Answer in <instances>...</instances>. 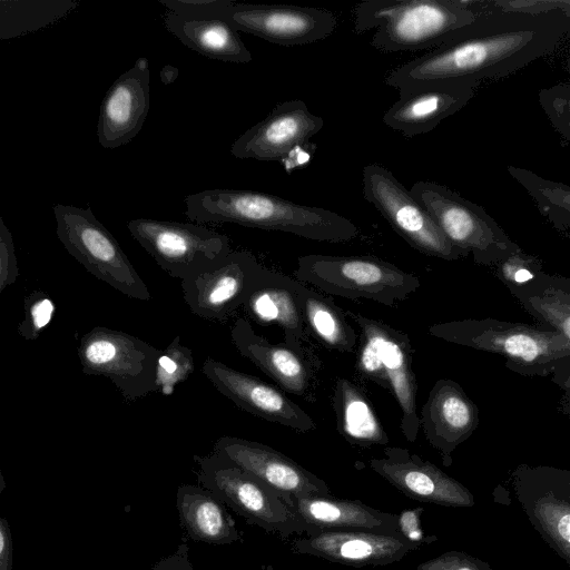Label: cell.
I'll list each match as a JSON object with an SVG mask.
<instances>
[{
	"label": "cell",
	"instance_id": "21",
	"mask_svg": "<svg viewBox=\"0 0 570 570\" xmlns=\"http://www.w3.org/2000/svg\"><path fill=\"white\" fill-rule=\"evenodd\" d=\"M401 533L332 530L293 541L294 553L309 554L327 561L352 566H385L401 561L405 554L420 549Z\"/></svg>",
	"mask_w": 570,
	"mask_h": 570
},
{
	"label": "cell",
	"instance_id": "33",
	"mask_svg": "<svg viewBox=\"0 0 570 570\" xmlns=\"http://www.w3.org/2000/svg\"><path fill=\"white\" fill-rule=\"evenodd\" d=\"M195 370L193 351L176 335L164 351H160L157 365L156 389L170 395L177 384L186 381Z\"/></svg>",
	"mask_w": 570,
	"mask_h": 570
},
{
	"label": "cell",
	"instance_id": "26",
	"mask_svg": "<svg viewBox=\"0 0 570 570\" xmlns=\"http://www.w3.org/2000/svg\"><path fill=\"white\" fill-rule=\"evenodd\" d=\"M293 510L307 535L324 531L353 530L376 533H400L397 514L363 504L358 500L328 497H305L293 500Z\"/></svg>",
	"mask_w": 570,
	"mask_h": 570
},
{
	"label": "cell",
	"instance_id": "18",
	"mask_svg": "<svg viewBox=\"0 0 570 570\" xmlns=\"http://www.w3.org/2000/svg\"><path fill=\"white\" fill-rule=\"evenodd\" d=\"M203 374L224 396L242 410L268 422L306 433L316 428L313 419L279 387L207 357Z\"/></svg>",
	"mask_w": 570,
	"mask_h": 570
},
{
	"label": "cell",
	"instance_id": "28",
	"mask_svg": "<svg viewBox=\"0 0 570 570\" xmlns=\"http://www.w3.org/2000/svg\"><path fill=\"white\" fill-rule=\"evenodd\" d=\"M164 24L183 45L207 58L236 63L253 59L238 31L222 18L187 19L167 10Z\"/></svg>",
	"mask_w": 570,
	"mask_h": 570
},
{
	"label": "cell",
	"instance_id": "2",
	"mask_svg": "<svg viewBox=\"0 0 570 570\" xmlns=\"http://www.w3.org/2000/svg\"><path fill=\"white\" fill-rule=\"evenodd\" d=\"M185 205L186 217L196 223H233L330 243L350 242L358 234L337 213L249 189H205L186 196Z\"/></svg>",
	"mask_w": 570,
	"mask_h": 570
},
{
	"label": "cell",
	"instance_id": "41",
	"mask_svg": "<svg viewBox=\"0 0 570 570\" xmlns=\"http://www.w3.org/2000/svg\"><path fill=\"white\" fill-rule=\"evenodd\" d=\"M423 508L407 509L397 515L399 532L411 542L417 544H431L438 541L436 535L425 534L421 528V515Z\"/></svg>",
	"mask_w": 570,
	"mask_h": 570
},
{
	"label": "cell",
	"instance_id": "23",
	"mask_svg": "<svg viewBox=\"0 0 570 570\" xmlns=\"http://www.w3.org/2000/svg\"><path fill=\"white\" fill-rule=\"evenodd\" d=\"M478 86L473 81H448L399 89L400 97L385 111L383 121L405 137L428 134L461 110Z\"/></svg>",
	"mask_w": 570,
	"mask_h": 570
},
{
	"label": "cell",
	"instance_id": "42",
	"mask_svg": "<svg viewBox=\"0 0 570 570\" xmlns=\"http://www.w3.org/2000/svg\"><path fill=\"white\" fill-rule=\"evenodd\" d=\"M6 489V480L0 469V502L3 490ZM13 563V546L10 525L7 519L0 514V570H12Z\"/></svg>",
	"mask_w": 570,
	"mask_h": 570
},
{
	"label": "cell",
	"instance_id": "11",
	"mask_svg": "<svg viewBox=\"0 0 570 570\" xmlns=\"http://www.w3.org/2000/svg\"><path fill=\"white\" fill-rule=\"evenodd\" d=\"M127 228L161 269L180 281L210 267L232 250L226 235L200 224L137 218L129 220Z\"/></svg>",
	"mask_w": 570,
	"mask_h": 570
},
{
	"label": "cell",
	"instance_id": "7",
	"mask_svg": "<svg viewBox=\"0 0 570 570\" xmlns=\"http://www.w3.org/2000/svg\"><path fill=\"white\" fill-rule=\"evenodd\" d=\"M52 212L60 243L87 272L129 298L150 299L146 283L90 207L56 204Z\"/></svg>",
	"mask_w": 570,
	"mask_h": 570
},
{
	"label": "cell",
	"instance_id": "44",
	"mask_svg": "<svg viewBox=\"0 0 570 570\" xmlns=\"http://www.w3.org/2000/svg\"><path fill=\"white\" fill-rule=\"evenodd\" d=\"M178 75V70L171 66H165L161 69L160 78L164 83L173 82Z\"/></svg>",
	"mask_w": 570,
	"mask_h": 570
},
{
	"label": "cell",
	"instance_id": "34",
	"mask_svg": "<svg viewBox=\"0 0 570 570\" xmlns=\"http://www.w3.org/2000/svg\"><path fill=\"white\" fill-rule=\"evenodd\" d=\"M463 7L475 14L502 11L539 16L554 11L570 14L569 0H460Z\"/></svg>",
	"mask_w": 570,
	"mask_h": 570
},
{
	"label": "cell",
	"instance_id": "32",
	"mask_svg": "<svg viewBox=\"0 0 570 570\" xmlns=\"http://www.w3.org/2000/svg\"><path fill=\"white\" fill-rule=\"evenodd\" d=\"M508 173L520 183L535 200L540 213L560 232L570 227V188L548 180L529 169L508 166Z\"/></svg>",
	"mask_w": 570,
	"mask_h": 570
},
{
	"label": "cell",
	"instance_id": "30",
	"mask_svg": "<svg viewBox=\"0 0 570 570\" xmlns=\"http://www.w3.org/2000/svg\"><path fill=\"white\" fill-rule=\"evenodd\" d=\"M299 304L307 334L328 350L341 353L355 351L358 335L345 312L331 297L302 283Z\"/></svg>",
	"mask_w": 570,
	"mask_h": 570
},
{
	"label": "cell",
	"instance_id": "12",
	"mask_svg": "<svg viewBox=\"0 0 570 570\" xmlns=\"http://www.w3.org/2000/svg\"><path fill=\"white\" fill-rule=\"evenodd\" d=\"M362 181L364 198L411 247L445 261L468 256L451 244L428 210L387 168L377 164L365 166Z\"/></svg>",
	"mask_w": 570,
	"mask_h": 570
},
{
	"label": "cell",
	"instance_id": "22",
	"mask_svg": "<svg viewBox=\"0 0 570 570\" xmlns=\"http://www.w3.org/2000/svg\"><path fill=\"white\" fill-rule=\"evenodd\" d=\"M149 105V62L140 57L115 80L102 99L97 124L99 144L115 149L130 142L142 128Z\"/></svg>",
	"mask_w": 570,
	"mask_h": 570
},
{
	"label": "cell",
	"instance_id": "36",
	"mask_svg": "<svg viewBox=\"0 0 570 570\" xmlns=\"http://www.w3.org/2000/svg\"><path fill=\"white\" fill-rule=\"evenodd\" d=\"M539 101L552 126L568 142L570 140V86L559 83L541 89Z\"/></svg>",
	"mask_w": 570,
	"mask_h": 570
},
{
	"label": "cell",
	"instance_id": "8",
	"mask_svg": "<svg viewBox=\"0 0 570 570\" xmlns=\"http://www.w3.org/2000/svg\"><path fill=\"white\" fill-rule=\"evenodd\" d=\"M410 193L428 210L451 244L464 254H471L474 263L497 265L521 252L482 206L449 187L419 180Z\"/></svg>",
	"mask_w": 570,
	"mask_h": 570
},
{
	"label": "cell",
	"instance_id": "27",
	"mask_svg": "<svg viewBox=\"0 0 570 570\" xmlns=\"http://www.w3.org/2000/svg\"><path fill=\"white\" fill-rule=\"evenodd\" d=\"M176 507L180 524L190 539L215 546L242 541L226 505L207 489L195 484L180 485Z\"/></svg>",
	"mask_w": 570,
	"mask_h": 570
},
{
	"label": "cell",
	"instance_id": "17",
	"mask_svg": "<svg viewBox=\"0 0 570 570\" xmlns=\"http://www.w3.org/2000/svg\"><path fill=\"white\" fill-rule=\"evenodd\" d=\"M230 340L238 353L249 360L278 387L306 401L315 399L321 371L320 358L308 348L295 351L285 343H273L257 334L244 317L230 328Z\"/></svg>",
	"mask_w": 570,
	"mask_h": 570
},
{
	"label": "cell",
	"instance_id": "40",
	"mask_svg": "<svg viewBox=\"0 0 570 570\" xmlns=\"http://www.w3.org/2000/svg\"><path fill=\"white\" fill-rule=\"evenodd\" d=\"M18 276L19 266L12 234L0 216V295Z\"/></svg>",
	"mask_w": 570,
	"mask_h": 570
},
{
	"label": "cell",
	"instance_id": "25",
	"mask_svg": "<svg viewBox=\"0 0 570 570\" xmlns=\"http://www.w3.org/2000/svg\"><path fill=\"white\" fill-rule=\"evenodd\" d=\"M302 283L282 273L264 268L243 305L246 314L261 325H276L284 343L295 351L307 340L299 304Z\"/></svg>",
	"mask_w": 570,
	"mask_h": 570
},
{
	"label": "cell",
	"instance_id": "5",
	"mask_svg": "<svg viewBox=\"0 0 570 570\" xmlns=\"http://www.w3.org/2000/svg\"><path fill=\"white\" fill-rule=\"evenodd\" d=\"M345 314L360 328L355 364L357 374L392 394L401 411V432L409 442H415L420 431L417 383L409 335L361 313L348 309Z\"/></svg>",
	"mask_w": 570,
	"mask_h": 570
},
{
	"label": "cell",
	"instance_id": "16",
	"mask_svg": "<svg viewBox=\"0 0 570 570\" xmlns=\"http://www.w3.org/2000/svg\"><path fill=\"white\" fill-rule=\"evenodd\" d=\"M213 452L276 491L291 508L295 499L332 495L324 480L261 442L225 435L216 440Z\"/></svg>",
	"mask_w": 570,
	"mask_h": 570
},
{
	"label": "cell",
	"instance_id": "20",
	"mask_svg": "<svg viewBox=\"0 0 570 570\" xmlns=\"http://www.w3.org/2000/svg\"><path fill=\"white\" fill-rule=\"evenodd\" d=\"M383 453L368 461L370 468L407 498L449 508L474 507L469 489L430 461L397 446Z\"/></svg>",
	"mask_w": 570,
	"mask_h": 570
},
{
	"label": "cell",
	"instance_id": "4",
	"mask_svg": "<svg viewBox=\"0 0 570 570\" xmlns=\"http://www.w3.org/2000/svg\"><path fill=\"white\" fill-rule=\"evenodd\" d=\"M354 16L355 31L376 29L371 43L384 52L438 48L478 17L460 0H367Z\"/></svg>",
	"mask_w": 570,
	"mask_h": 570
},
{
	"label": "cell",
	"instance_id": "6",
	"mask_svg": "<svg viewBox=\"0 0 570 570\" xmlns=\"http://www.w3.org/2000/svg\"><path fill=\"white\" fill-rule=\"evenodd\" d=\"M294 276L327 295L368 299L389 307L421 286L417 276L375 256L308 254L298 257Z\"/></svg>",
	"mask_w": 570,
	"mask_h": 570
},
{
	"label": "cell",
	"instance_id": "31",
	"mask_svg": "<svg viewBox=\"0 0 570 570\" xmlns=\"http://www.w3.org/2000/svg\"><path fill=\"white\" fill-rule=\"evenodd\" d=\"M522 307L548 330L570 338V282L562 277L538 274L521 286H508Z\"/></svg>",
	"mask_w": 570,
	"mask_h": 570
},
{
	"label": "cell",
	"instance_id": "3",
	"mask_svg": "<svg viewBox=\"0 0 570 570\" xmlns=\"http://www.w3.org/2000/svg\"><path fill=\"white\" fill-rule=\"evenodd\" d=\"M428 333L439 340L499 354L505 366L524 376H548L569 370L570 338L554 330L494 318L435 323Z\"/></svg>",
	"mask_w": 570,
	"mask_h": 570
},
{
	"label": "cell",
	"instance_id": "9",
	"mask_svg": "<svg viewBox=\"0 0 570 570\" xmlns=\"http://www.w3.org/2000/svg\"><path fill=\"white\" fill-rule=\"evenodd\" d=\"M200 487L210 491L249 524L283 539L305 533L304 524L281 494L222 455H194Z\"/></svg>",
	"mask_w": 570,
	"mask_h": 570
},
{
	"label": "cell",
	"instance_id": "29",
	"mask_svg": "<svg viewBox=\"0 0 570 570\" xmlns=\"http://www.w3.org/2000/svg\"><path fill=\"white\" fill-rule=\"evenodd\" d=\"M337 430L352 445H385L389 436L366 394L352 381L338 377L332 396Z\"/></svg>",
	"mask_w": 570,
	"mask_h": 570
},
{
	"label": "cell",
	"instance_id": "14",
	"mask_svg": "<svg viewBox=\"0 0 570 570\" xmlns=\"http://www.w3.org/2000/svg\"><path fill=\"white\" fill-rule=\"evenodd\" d=\"M264 266L248 250H230L210 267L180 281L185 303L196 316L225 322L243 307Z\"/></svg>",
	"mask_w": 570,
	"mask_h": 570
},
{
	"label": "cell",
	"instance_id": "19",
	"mask_svg": "<svg viewBox=\"0 0 570 570\" xmlns=\"http://www.w3.org/2000/svg\"><path fill=\"white\" fill-rule=\"evenodd\" d=\"M323 126V118L312 114L303 100H286L235 139L230 154L239 159L285 161Z\"/></svg>",
	"mask_w": 570,
	"mask_h": 570
},
{
	"label": "cell",
	"instance_id": "39",
	"mask_svg": "<svg viewBox=\"0 0 570 570\" xmlns=\"http://www.w3.org/2000/svg\"><path fill=\"white\" fill-rule=\"evenodd\" d=\"M415 570H493L491 566L463 551H448L420 563Z\"/></svg>",
	"mask_w": 570,
	"mask_h": 570
},
{
	"label": "cell",
	"instance_id": "15",
	"mask_svg": "<svg viewBox=\"0 0 570 570\" xmlns=\"http://www.w3.org/2000/svg\"><path fill=\"white\" fill-rule=\"evenodd\" d=\"M220 18L236 31L279 46H302L327 38L336 28L333 12L323 8L234 2Z\"/></svg>",
	"mask_w": 570,
	"mask_h": 570
},
{
	"label": "cell",
	"instance_id": "43",
	"mask_svg": "<svg viewBox=\"0 0 570 570\" xmlns=\"http://www.w3.org/2000/svg\"><path fill=\"white\" fill-rule=\"evenodd\" d=\"M188 552L189 548L184 541L173 553L160 559L149 570H194Z\"/></svg>",
	"mask_w": 570,
	"mask_h": 570
},
{
	"label": "cell",
	"instance_id": "10",
	"mask_svg": "<svg viewBox=\"0 0 570 570\" xmlns=\"http://www.w3.org/2000/svg\"><path fill=\"white\" fill-rule=\"evenodd\" d=\"M77 353L82 373L109 379L127 401L157 391L160 351L137 336L95 326L80 338Z\"/></svg>",
	"mask_w": 570,
	"mask_h": 570
},
{
	"label": "cell",
	"instance_id": "13",
	"mask_svg": "<svg viewBox=\"0 0 570 570\" xmlns=\"http://www.w3.org/2000/svg\"><path fill=\"white\" fill-rule=\"evenodd\" d=\"M511 482L532 527L570 564V472L520 464L511 472Z\"/></svg>",
	"mask_w": 570,
	"mask_h": 570
},
{
	"label": "cell",
	"instance_id": "38",
	"mask_svg": "<svg viewBox=\"0 0 570 570\" xmlns=\"http://www.w3.org/2000/svg\"><path fill=\"white\" fill-rule=\"evenodd\" d=\"M168 11L187 19L220 18L234 0H158Z\"/></svg>",
	"mask_w": 570,
	"mask_h": 570
},
{
	"label": "cell",
	"instance_id": "35",
	"mask_svg": "<svg viewBox=\"0 0 570 570\" xmlns=\"http://www.w3.org/2000/svg\"><path fill=\"white\" fill-rule=\"evenodd\" d=\"M23 311L18 333L27 341H36L51 323L56 304L46 292L37 289L24 297Z\"/></svg>",
	"mask_w": 570,
	"mask_h": 570
},
{
	"label": "cell",
	"instance_id": "37",
	"mask_svg": "<svg viewBox=\"0 0 570 570\" xmlns=\"http://www.w3.org/2000/svg\"><path fill=\"white\" fill-rule=\"evenodd\" d=\"M501 279L508 286H521L542 272L541 264L522 250L497 264Z\"/></svg>",
	"mask_w": 570,
	"mask_h": 570
},
{
	"label": "cell",
	"instance_id": "1",
	"mask_svg": "<svg viewBox=\"0 0 570 570\" xmlns=\"http://www.w3.org/2000/svg\"><path fill=\"white\" fill-rule=\"evenodd\" d=\"M570 31V14L489 11L450 40L392 70L385 83L399 89L494 79L552 53Z\"/></svg>",
	"mask_w": 570,
	"mask_h": 570
},
{
	"label": "cell",
	"instance_id": "24",
	"mask_svg": "<svg viewBox=\"0 0 570 570\" xmlns=\"http://www.w3.org/2000/svg\"><path fill=\"white\" fill-rule=\"evenodd\" d=\"M426 441L450 466L452 452L466 441L480 424L475 403L459 383L440 379L432 386L420 415Z\"/></svg>",
	"mask_w": 570,
	"mask_h": 570
}]
</instances>
